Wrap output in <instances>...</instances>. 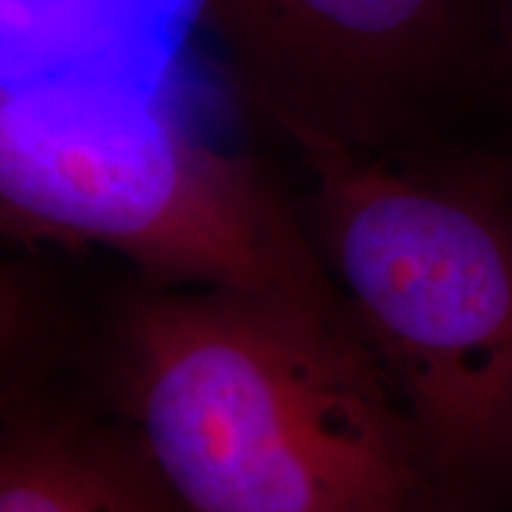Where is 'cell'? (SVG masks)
<instances>
[{
    "mask_svg": "<svg viewBox=\"0 0 512 512\" xmlns=\"http://www.w3.org/2000/svg\"><path fill=\"white\" fill-rule=\"evenodd\" d=\"M91 370L185 512H460L361 332L306 306L138 280Z\"/></svg>",
    "mask_w": 512,
    "mask_h": 512,
    "instance_id": "obj_1",
    "label": "cell"
},
{
    "mask_svg": "<svg viewBox=\"0 0 512 512\" xmlns=\"http://www.w3.org/2000/svg\"><path fill=\"white\" fill-rule=\"evenodd\" d=\"M306 228L460 512L512 491V190L494 155L294 143Z\"/></svg>",
    "mask_w": 512,
    "mask_h": 512,
    "instance_id": "obj_2",
    "label": "cell"
},
{
    "mask_svg": "<svg viewBox=\"0 0 512 512\" xmlns=\"http://www.w3.org/2000/svg\"><path fill=\"white\" fill-rule=\"evenodd\" d=\"M171 83L0 88L3 228L102 245L143 283L280 299L358 330L304 214L252 159L200 133Z\"/></svg>",
    "mask_w": 512,
    "mask_h": 512,
    "instance_id": "obj_3",
    "label": "cell"
},
{
    "mask_svg": "<svg viewBox=\"0 0 512 512\" xmlns=\"http://www.w3.org/2000/svg\"><path fill=\"white\" fill-rule=\"evenodd\" d=\"M200 27L292 143L411 155L486 100L489 0H200Z\"/></svg>",
    "mask_w": 512,
    "mask_h": 512,
    "instance_id": "obj_4",
    "label": "cell"
},
{
    "mask_svg": "<svg viewBox=\"0 0 512 512\" xmlns=\"http://www.w3.org/2000/svg\"><path fill=\"white\" fill-rule=\"evenodd\" d=\"M0 512H185L105 408L55 387L3 401Z\"/></svg>",
    "mask_w": 512,
    "mask_h": 512,
    "instance_id": "obj_5",
    "label": "cell"
},
{
    "mask_svg": "<svg viewBox=\"0 0 512 512\" xmlns=\"http://www.w3.org/2000/svg\"><path fill=\"white\" fill-rule=\"evenodd\" d=\"M195 27L200 0H0V88L174 81Z\"/></svg>",
    "mask_w": 512,
    "mask_h": 512,
    "instance_id": "obj_6",
    "label": "cell"
},
{
    "mask_svg": "<svg viewBox=\"0 0 512 512\" xmlns=\"http://www.w3.org/2000/svg\"><path fill=\"white\" fill-rule=\"evenodd\" d=\"M3 401L53 387L69 354L64 306L29 264L3 266Z\"/></svg>",
    "mask_w": 512,
    "mask_h": 512,
    "instance_id": "obj_7",
    "label": "cell"
},
{
    "mask_svg": "<svg viewBox=\"0 0 512 512\" xmlns=\"http://www.w3.org/2000/svg\"><path fill=\"white\" fill-rule=\"evenodd\" d=\"M486 100L512 117V0H489V64Z\"/></svg>",
    "mask_w": 512,
    "mask_h": 512,
    "instance_id": "obj_8",
    "label": "cell"
},
{
    "mask_svg": "<svg viewBox=\"0 0 512 512\" xmlns=\"http://www.w3.org/2000/svg\"><path fill=\"white\" fill-rule=\"evenodd\" d=\"M496 164H498V171H501L505 185H508V188L512 190V152H510V155L496 157Z\"/></svg>",
    "mask_w": 512,
    "mask_h": 512,
    "instance_id": "obj_9",
    "label": "cell"
}]
</instances>
